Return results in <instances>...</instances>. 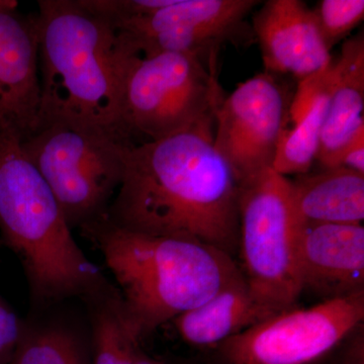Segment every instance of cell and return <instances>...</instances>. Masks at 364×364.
Returning <instances> with one entry per match:
<instances>
[{
  "label": "cell",
  "instance_id": "6da1fadb",
  "mask_svg": "<svg viewBox=\"0 0 364 364\" xmlns=\"http://www.w3.org/2000/svg\"><path fill=\"white\" fill-rule=\"evenodd\" d=\"M240 186L214 147V132L189 130L132 146L107 215L117 226L239 252Z\"/></svg>",
  "mask_w": 364,
  "mask_h": 364
},
{
  "label": "cell",
  "instance_id": "7a4b0ae2",
  "mask_svg": "<svg viewBox=\"0 0 364 364\" xmlns=\"http://www.w3.org/2000/svg\"><path fill=\"white\" fill-rule=\"evenodd\" d=\"M38 6L40 109L35 131L59 124L104 129L129 139L122 129L129 51L116 28L83 0H40Z\"/></svg>",
  "mask_w": 364,
  "mask_h": 364
},
{
  "label": "cell",
  "instance_id": "3957f363",
  "mask_svg": "<svg viewBox=\"0 0 364 364\" xmlns=\"http://www.w3.org/2000/svg\"><path fill=\"white\" fill-rule=\"evenodd\" d=\"M79 229L102 254L140 341L243 274L230 254L193 239L130 231L105 215Z\"/></svg>",
  "mask_w": 364,
  "mask_h": 364
},
{
  "label": "cell",
  "instance_id": "277c9868",
  "mask_svg": "<svg viewBox=\"0 0 364 364\" xmlns=\"http://www.w3.org/2000/svg\"><path fill=\"white\" fill-rule=\"evenodd\" d=\"M0 235L38 305L85 299L107 284L79 247L63 210L20 142L0 134Z\"/></svg>",
  "mask_w": 364,
  "mask_h": 364
},
{
  "label": "cell",
  "instance_id": "5b68a950",
  "mask_svg": "<svg viewBox=\"0 0 364 364\" xmlns=\"http://www.w3.org/2000/svg\"><path fill=\"white\" fill-rule=\"evenodd\" d=\"M127 49L122 129L134 145L184 131L214 132L225 98L217 64L181 53L139 55Z\"/></svg>",
  "mask_w": 364,
  "mask_h": 364
},
{
  "label": "cell",
  "instance_id": "8992f818",
  "mask_svg": "<svg viewBox=\"0 0 364 364\" xmlns=\"http://www.w3.org/2000/svg\"><path fill=\"white\" fill-rule=\"evenodd\" d=\"M20 145L71 229L107 214L135 146L117 132L59 124L38 129Z\"/></svg>",
  "mask_w": 364,
  "mask_h": 364
},
{
  "label": "cell",
  "instance_id": "52a82bcc",
  "mask_svg": "<svg viewBox=\"0 0 364 364\" xmlns=\"http://www.w3.org/2000/svg\"><path fill=\"white\" fill-rule=\"evenodd\" d=\"M239 212L241 272L251 293L273 314L294 308L303 293L298 264L301 222L289 178L272 168L244 182Z\"/></svg>",
  "mask_w": 364,
  "mask_h": 364
},
{
  "label": "cell",
  "instance_id": "ba28073f",
  "mask_svg": "<svg viewBox=\"0 0 364 364\" xmlns=\"http://www.w3.org/2000/svg\"><path fill=\"white\" fill-rule=\"evenodd\" d=\"M257 0H169L166 6L116 28L124 45L139 55H193L217 64L223 45L256 42L246 18Z\"/></svg>",
  "mask_w": 364,
  "mask_h": 364
},
{
  "label": "cell",
  "instance_id": "9c48e42d",
  "mask_svg": "<svg viewBox=\"0 0 364 364\" xmlns=\"http://www.w3.org/2000/svg\"><path fill=\"white\" fill-rule=\"evenodd\" d=\"M364 318V291L274 314L222 343L229 364H308L324 355Z\"/></svg>",
  "mask_w": 364,
  "mask_h": 364
},
{
  "label": "cell",
  "instance_id": "30bf717a",
  "mask_svg": "<svg viewBox=\"0 0 364 364\" xmlns=\"http://www.w3.org/2000/svg\"><path fill=\"white\" fill-rule=\"evenodd\" d=\"M294 95L275 74L263 72L240 83L215 112L214 147L239 186L272 169L289 123Z\"/></svg>",
  "mask_w": 364,
  "mask_h": 364
},
{
  "label": "cell",
  "instance_id": "8fae6325",
  "mask_svg": "<svg viewBox=\"0 0 364 364\" xmlns=\"http://www.w3.org/2000/svg\"><path fill=\"white\" fill-rule=\"evenodd\" d=\"M39 109L35 16L0 13V134L23 142L35 131Z\"/></svg>",
  "mask_w": 364,
  "mask_h": 364
},
{
  "label": "cell",
  "instance_id": "7c38bea8",
  "mask_svg": "<svg viewBox=\"0 0 364 364\" xmlns=\"http://www.w3.org/2000/svg\"><path fill=\"white\" fill-rule=\"evenodd\" d=\"M251 26L268 73L291 74L301 81L332 62L306 2L268 0L254 14Z\"/></svg>",
  "mask_w": 364,
  "mask_h": 364
},
{
  "label": "cell",
  "instance_id": "4fadbf2b",
  "mask_svg": "<svg viewBox=\"0 0 364 364\" xmlns=\"http://www.w3.org/2000/svg\"><path fill=\"white\" fill-rule=\"evenodd\" d=\"M298 264L303 291L328 299L363 291V224L299 223Z\"/></svg>",
  "mask_w": 364,
  "mask_h": 364
},
{
  "label": "cell",
  "instance_id": "5bb4252c",
  "mask_svg": "<svg viewBox=\"0 0 364 364\" xmlns=\"http://www.w3.org/2000/svg\"><path fill=\"white\" fill-rule=\"evenodd\" d=\"M364 36L342 46L334 61V77L316 161L322 169L337 167L340 152L364 127Z\"/></svg>",
  "mask_w": 364,
  "mask_h": 364
},
{
  "label": "cell",
  "instance_id": "9a60e30c",
  "mask_svg": "<svg viewBox=\"0 0 364 364\" xmlns=\"http://www.w3.org/2000/svg\"><path fill=\"white\" fill-rule=\"evenodd\" d=\"M274 315L254 296L243 274L202 305L173 321L179 336L196 346L223 343Z\"/></svg>",
  "mask_w": 364,
  "mask_h": 364
},
{
  "label": "cell",
  "instance_id": "2e32d148",
  "mask_svg": "<svg viewBox=\"0 0 364 364\" xmlns=\"http://www.w3.org/2000/svg\"><path fill=\"white\" fill-rule=\"evenodd\" d=\"M289 182V193L299 222L363 224L364 174L345 168L322 169Z\"/></svg>",
  "mask_w": 364,
  "mask_h": 364
},
{
  "label": "cell",
  "instance_id": "e0dca14e",
  "mask_svg": "<svg viewBox=\"0 0 364 364\" xmlns=\"http://www.w3.org/2000/svg\"><path fill=\"white\" fill-rule=\"evenodd\" d=\"M83 299L90 315L93 364H133L140 339L129 322L116 287L107 282Z\"/></svg>",
  "mask_w": 364,
  "mask_h": 364
},
{
  "label": "cell",
  "instance_id": "ac0fdd59",
  "mask_svg": "<svg viewBox=\"0 0 364 364\" xmlns=\"http://www.w3.org/2000/svg\"><path fill=\"white\" fill-rule=\"evenodd\" d=\"M334 77V64H333ZM331 85L318 95L306 116L282 133L272 169L280 176H303L310 172L317 156L321 132L324 124Z\"/></svg>",
  "mask_w": 364,
  "mask_h": 364
},
{
  "label": "cell",
  "instance_id": "d6986e66",
  "mask_svg": "<svg viewBox=\"0 0 364 364\" xmlns=\"http://www.w3.org/2000/svg\"><path fill=\"white\" fill-rule=\"evenodd\" d=\"M1 364H90L82 339L65 325L23 329L20 341Z\"/></svg>",
  "mask_w": 364,
  "mask_h": 364
},
{
  "label": "cell",
  "instance_id": "ffe728a7",
  "mask_svg": "<svg viewBox=\"0 0 364 364\" xmlns=\"http://www.w3.org/2000/svg\"><path fill=\"white\" fill-rule=\"evenodd\" d=\"M327 49L346 39L364 18L363 0H321L312 9Z\"/></svg>",
  "mask_w": 364,
  "mask_h": 364
},
{
  "label": "cell",
  "instance_id": "44dd1931",
  "mask_svg": "<svg viewBox=\"0 0 364 364\" xmlns=\"http://www.w3.org/2000/svg\"><path fill=\"white\" fill-rule=\"evenodd\" d=\"M25 326L11 306L0 298V364L6 363L20 341Z\"/></svg>",
  "mask_w": 364,
  "mask_h": 364
},
{
  "label": "cell",
  "instance_id": "7402d4cb",
  "mask_svg": "<svg viewBox=\"0 0 364 364\" xmlns=\"http://www.w3.org/2000/svg\"><path fill=\"white\" fill-rule=\"evenodd\" d=\"M337 167H345L364 174V127L340 152Z\"/></svg>",
  "mask_w": 364,
  "mask_h": 364
},
{
  "label": "cell",
  "instance_id": "603a6c76",
  "mask_svg": "<svg viewBox=\"0 0 364 364\" xmlns=\"http://www.w3.org/2000/svg\"><path fill=\"white\" fill-rule=\"evenodd\" d=\"M133 364H164L160 363V361L155 360V359L149 358V356L146 355L145 353H143L142 351L140 350V347H139L138 350L136 352L135 359H134Z\"/></svg>",
  "mask_w": 364,
  "mask_h": 364
},
{
  "label": "cell",
  "instance_id": "cb8c5ba5",
  "mask_svg": "<svg viewBox=\"0 0 364 364\" xmlns=\"http://www.w3.org/2000/svg\"><path fill=\"white\" fill-rule=\"evenodd\" d=\"M18 2L16 0H0V13H14L18 11Z\"/></svg>",
  "mask_w": 364,
  "mask_h": 364
}]
</instances>
